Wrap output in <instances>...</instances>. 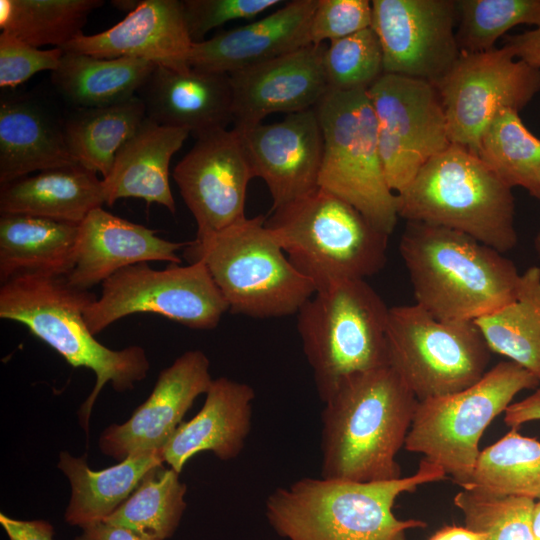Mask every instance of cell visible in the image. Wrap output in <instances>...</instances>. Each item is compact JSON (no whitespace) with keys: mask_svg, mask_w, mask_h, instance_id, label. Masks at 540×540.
Masks as SVG:
<instances>
[{"mask_svg":"<svg viewBox=\"0 0 540 540\" xmlns=\"http://www.w3.org/2000/svg\"><path fill=\"white\" fill-rule=\"evenodd\" d=\"M323 403L322 478L372 482L402 477L396 456L418 399L392 367L346 378Z\"/></svg>","mask_w":540,"mask_h":540,"instance_id":"1","label":"cell"},{"mask_svg":"<svg viewBox=\"0 0 540 540\" xmlns=\"http://www.w3.org/2000/svg\"><path fill=\"white\" fill-rule=\"evenodd\" d=\"M446 475L441 466L424 457L414 474L394 480L305 477L271 492L265 515L272 529L287 540H408V530L427 524L398 519L393 513L396 499Z\"/></svg>","mask_w":540,"mask_h":540,"instance_id":"2","label":"cell"},{"mask_svg":"<svg viewBox=\"0 0 540 540\" xmlns=\"http://www.w3.org/2000/svg\"><path fill=\"white\" fill-rule=\"evenodd\" d=\"M399 251L415 304L439 320L475 321L518 294L514 263L462 232L407 221Z\"/></svg>","mask_w":540,"mask_h":540,"instance_id":"3","label":"cell"},{"mask_svg":"<svg viewBox=\"0 0 540 540\" xmlns=\"http://www.w3.org/2000/svg\"><path fill=\"white\" fill-rule=\"evenodd\" d=\"M96 299L89 290L77 289L58 275L21 274L0 288L1 319L24 325L69 365L88 368L96 375L78 413L87 434L94 403L104 385L110 382L117 392L132 390L150 369L142 347L113 350L95 339L85 323L84 311Z\"/></svg>","mask_w":540,"mask_h":540,"instance_id":"4","label":"cell"},{"mask_svg":"<svg viewBox=\"0 0 540 540\" xmlns=\"http://www.w3.org/2000/svg\"><path fill=\"white\" fill-rule=\"evenodd\" d=\"M397 196L406 221L462 232L501 253L517 244L512 188L466 147L451 143Z\"/></svg>","mask_w":540,"mask_h":540,"instance_id":"5","label":"cell"},{"mask_svg":"<svg viewBox=\"0 0 540 540\" xmlns=\"http://www.w3.org/2000/svg\"><path fill=\"white\" fill-rule=\"evenodd\" d=\"M265 225L316 291L344 280H365L386 262L390 235L320 187L270 210Z\"/></svg>","mask_w":540,"mask_h":540,"instance_id":"6","label":"cell"},{"mask_svg":"<svg viewBox=\"0 0 540 540\" xmlns=\"http://www.w3.org/2000/svg\"><path fill=\"white\" fill-rule=\"evenodd\" d=\"M266 216L245 218L201 240L188 242L184 256L203 262L229 311L252 318L297 313L316 292L289 261Z\"/></svg>","mask_w":540,"mask_h":540,"instance_id":"7","label":"cell"},{"mask_svg":"<svg viewBox=\"0 0 540 540\" xmlns=\"http://www.w3.org/2000/svg\"><path fill=\"white\" fill-rule=\"evenodd\" d=\"M389 307L365 280L316 291L297 312V329L324 402L346 378L388 363Z\"/></svg>","mask_w":540,"mask_h":540,"instance_id":"8","label":"cell"},{"mask_svg":"<svg viewBox=\"0 0 540 540\" xmlns=\"http://www.w3.org/2000/svg\"><path fill=\"white\" fill-rule=\"evenodd\" d=\"M315 110L323 133L318 187L390 235L399 217L398 196L385 177L368 90H329Z\"/></svg>","mask_w":540,"mask_h":540,"instance_id":"9","label":"cell"},{"mask_svg":"<svg viewBox=\"0 0 540 540\" xmlns=\"http://www.w3.org/2000/svg\"><path fill=\"white\" fill-rule=\"evenodd\" d=\"M539 386L540 380L522 366L501 361L461 391L418 400L404 448L423 454L464 487L481 452L485 429L518 393Z\"/></svg>","mask_w":540,"mask_h":540,"instance_id":"10","label":"cell"},{"mask_svg":"<svg viewBox=\"0 0 540 540\" xmlns=\"http://www.w3.org/2000/svg\"><path fill=\"white\" fill-rule=\"evenodd\" d=\"M387 347L389 366L419 401L473 385L491 353L474 321H442L417 304L389 308Z\"/></svg>","mask_w":540,"mask_h":540,"instance_id":"11","label":"cell"},{"mask_svg":"<svg viewBox=\"0 0 540 540\" xmlns=\"http://www.w3.org/2000/svg\"><path fill=\"white\" fill-rule=\"evenodd\" d=\"M101 285V296L84 311L93 335L135 313H155L192 329L208 330L229 311L201 261L171 264L163 270L140 263L119 270Z\"/></svg>","mask_w":540,"mask_h":540,"instance_id":"12","label":"cell"},{"mask_svg":"<svg viewBox=\"0 0 540 540\" xmlns=\"http://www.w3.org/2000/svg\"><path fill=\"white\" fill-rule=\"evenodd\" d=\"M444 108L449 140L477 154L480 139L496 114L520 112L540 91V70L506 48L460 53L434 84Z\"/></svg>","mask_w":540,"mask_h":540,"instance_id":"13","label":"cell"},{"mask_svg":"<svg viewBox=\"0 0 540 540\" xmlns=\"http://www.w3.org/2000/svg\"><path fill=\"white\" fill-rule=\"evenodd\" d=\"M368 94L385 177L389 188L399 194L451 144L442 101L433 83L397 74L384 73Z\"/></svg>","mask_w":540,"mask_h":540,"instance_id":"14","label":"cell"},{"mask_svg":"<svg viewBox=\"0 0 540 540\" xmlns=\"http://www.w3.org/2000/svg\"><path fill=\"white\" fill-rule=\"evenodd\" d=\"M385 74L436 84L460 56L454 0H373Z\"/></svg>","mask_w":540,"mask_h":540,"instance_id":"15","label":"cell"},{"mask_svg":"<svg viewBox=\"0 0 540 540\" xmlns=\"http://www.w3.org/2000/svg\"><path fill=\"white\" fill-rule=\"evenodd\" d=\"M173 178L196 221L195 240L246 218L247 187L254 176L235 129L196 137L193 147L175 166Z\"/></svg>","mask_w":540,"mask_h":540,"instance_id":"16","label":"cell"},{"mask_svg":"<svg viewBox=\"0 0 540 540\" xmlns=\"http://www.w3.org/2000/svg\"><path fill=\"white\" fill-rule=\"evenodd\" d=\"M235 130L254 178H261L271 194V210L318 187L323 133L315 108Z\"/></svg>","mask_w":540,"mask_h":540,"instance_id":"17","label":"cell"},{"mask_svg":"<svg viewBox=\"0 0 540 540\" xmlns=\"http://www.w3.org/2000/svg\"><path fill=\"white\" fill-rule=\"evenodd\" d=\"M210 362L201 350H189L163 369L149 397L131 417L111 424L100 435V451L117 461L132 453L162 449L195 399L206 394L213 379Z\"/></svg>","mask_w":540,"mask_h":540,"instance_id":"18","label":"cell"},{"mask_svg":"<svg viewBox=\"0 0 540 540\" xmlns=\"http://www.w3.org/2000/svg\"><path fill=\"white\" fill-rule=\"evenodd\" d=\"M327 45H308L230 74L234 129L262 123L273 113L315 108L330 88L324 70Z\"/></svg>","mask_w":540,"mask_h":540,"instance_id":"19","label":"cell"},{"mask_svg":"<svg viewBox=\"0 0 540 540\" xmlns=\"http://www.w3.org/2000/svg\"><path fill=\"white\" fill-rule=\"evenodd\" d=\"M191 41L183 16L182 1L144 0L111 28L76 37L61 49L96 58L121 57L150 61L185 72Z\"/></svg>","mask_w":540,"mask_h":540,"instance_id":"20","label":"cell"},{"mask_svg":"<svg viewBox=\"0 0 540 540\" xmlns=\"http://www.w3.org/2000/svg\"><path fill=\"white\" fill-rule=\"evenodd\" d=\"M318 0H293L264 18L193 43L191 68L230 75L311 45Z\"/></svg>","mask_w":540,"mask_h":540,"instance_id":"21","label":"cell"},{"mask_svg":"<svg viewBox=\"0 0 540 540\" xmlns=\"http://www.w3.org/2000/svg\"><path fill=\"white\" fill-rule=\"evenodd\" d=\"M187 244L162 239L155 230L98 207L79 224L74 265L65 278L71 286L89 290L128 266L150 261L179 265L177 251Z\"/></svg>","mask_w":540,"mask_h":540,"instance_id":"22","label":"cell"},{"mask_svg":"<svg viewBox=\"0 0 540 540\" xmlns=\"http://www.w3.org/2000/svg\"><path fill=\"white\" fill-rule=\"evenodd\" d=\"M147 118L187 128L195 137L233 123L230 76L196 69L179 72L158 66L140 89Z\"/></svg>","mask_w":540,"mask_h":540,"instance_id":"23","label":"cell"},{"mask_svg":"<svg viewBox=\"0 0 540 540\" xmlns=\"http://www.w3.org/2000/svg\"><path fill=\"white\" fill-rule=\"evenodd\" d=\"M205 395L200 411L182 422L161 449L164 463L179 474L202 451L224 461L238 457L251 430L255 391L250 385L220 377Z\"/></svg>","mask_w":540,"mask_h":540,"instance_id":"24","label":"cell"},{"mask_svg":"<svg viewBox=\"0 0 540 540\" xmlns=\"http://www.w3.org/2000/svg\"><path fill=\"white\" fill-rule=\"evenodd\" d=\"M191 131L158 124L147 118L117 152L108 175L102 178L105 203L141 198L176 212L169 183V166Z\"/></svg>","mask_w":540,"mask_h":540,"instance_id":"25","label":"cell"},{"mask_svg":"<svg viewBox=\"0 0 540 540\" xmlns=\"http://www.w3.org/2000/svg\"><path fill=\"white\" fill-rule=\"evenodd\" d=\"M77 165L64 136L63 123L36 99L11 96L0 102V183L32 172Z\"/></svg>","mask_w":540,"mask_h":540,"instance_id":"26","label":"cell"},{"mask_svg":"<svg viewBox=\"0 0 540 540\" xmlns=\"http://www.w3.org/2000/svg\"><path fill=\"white\" fill-rule=\"evenodd\" d=\"M105 203L97 173L77 164L2 184L0 212L80 224Z\"/></svg>","mask_w":540,"mask_h":540,"instance_id":"27","label":"cell"},{"mask_svg":"<svg viewBox=\"0 0 540 540\" xmlns=\"http://www.w3.org/2000/svg\"><path fill=\"white\" fill-rule=\"evenodd\" d=\"M161 449L132 453L116 465L92 470L86 454L74 457L59 454L57 467L71 485L65 522L83 528L110 516L134 491L151 469L163 465Z\"/></svg>","mask_w":540,"mask_h":540,"instance_id":"28","label":"cell"},{"mask_svg":"<svg viewBox=\"0 0 540 540\" xmlns=\"http://www.w3.org/2000/svg\"><path fill=\"white\" fill-rule=\"evenodd\" d=\"M79 225L25 214L0 218V280L21 274L66 276L73 268Z\"/></svg>","mask_w":540,"mask_h":540,"instance_id":"29","label":"cell"},{"mask_svg":"<svg viewBox=\"0 0 540 540\" xmlns=\"http://www.w3.org/2000/svg\"><path fill=\"white\" fill-rule=\"evenodd\" d=\"M155 67L137 58L104 59L64 52L51 80L68 102L79 108H95L136 96Z\"/></svg>","mask_w":540,"mask_h":540,"instance_id":"30","label":"cell"},{"mask_svg":"<svg viewBox=\"0 0 540 540\" xmlns=\"http://www.w3.org/2000/svg\"><path fill=\"white\" fill-rule=\"evenodd\" d=\"M141 98L103 107L79 108L63 122L65 141L75 162L106 177L120 148L146 119Z\"/></svg>","mask_w":540,"mask_h":540,"instance_id":"31","label":"cell"},{"mask_svg":"<svg viewBox=\"0 0 540 540\" xmlns=\"http://www.w3.org/2000/svg\"><path fill=\"white\" fill-rule=\"evenodd\" d=\"M491 352L507 357L540 380V268L521 274L514 300L474 321Z\"/></svg>","mask_w":540,"mask_h":540,"instance_id":"32","label":"cell"},{"mask_svg":"<svg viewBox=\"0 0 540 540\" xmlns=\"http://www.w3.org/2000/svg\"><path fill=\"white\" fill-rule=\"evenodd\" d=\"M477 155L507 186L521 187L540 199V139L519 112L504 109L496 114L480 139Z\"/></svg>","mask_w":540,"mask_h":540,"instance_id":"33","label":"cell"},{"mask_svg":"<svg viewBox=\"0 0 540 540\" xmlns=\"http://www.w3.org/2000/svg\"><path fill=\"white\" fill-rule=\"evenodd\" d=\"M101 0H0V28L39 48H61L82 33Z\"/></svg>","mask_w":540,"mask_h":540,"instance_id":"34","label":"cell"},{"mask_svg":"<svg viewBox=\"0 0 540 540\" xmlns=\"http://www.w3.org/2000/svg\"><path fill=\"white\" fill-rule=\"evenodd\" d=\"M500 496L540 497V441L507 433L480 452L467 485Z\"/></svg>","mask_w":540,"mask_h":540,"instance_id":"35","label":"cell"},{"mask_svg":"<svg viewBox=\"0 0 540 540\" xmlns=\"http://www.w3.org/2000/svg\"><path fill=\"white\" fill-rule=\"evenodd\" d=\"M163 465L142 478L130 496L105 520L160 540L171 538L187 507V486Z\"/></svg>","mask_w":540,"mask_h":540,"instance_id":"36","label":"cell"},{"mask_svg":"<svg viewBox=\"0 0 540 540\" xmlns=\"http://www.w3.org/2000/svg\"><path fill=\"white\" fill-rule=\"evenodd\" d=\"M456 40L461 53H480L520 24L540 27V0H456Z\"/></svg>","mask_w":540,"mask_h":540,"instance_id":"37","label":"cell"},{"mask_svg":"<svg viewBox=\"0 0 540 540\" xmlns=\"http://www.w3.org/2000/svg\"><path fill=\"white\" fill-rule=\"evenodd\" d=\"M454 504L461 510L465 526L483 532L486 540H533L534 499L463 488L455 495Z\"/></svg>","mask_w":540,"mask_h":540,"instance_id":"38","label":"cell"},{"mask_svg":"<svg viewBox=\"0 0 540 540\" xmlns=\"http://www.w3.org/2000/svg\"><path fill=\"white\" fill-rule=\"evenodd\" d=\"M323 63L330 90H368L384 74L381 44L372 27L329 42Z\"/></svg>","mask_w":540,"mask_h":540,"instance_id":"39","label":"cell"},{"mask_svg":"<svg viewBox=\"0 0 540 540\" xmlns=\"http://www.w3.org/2000/svg\"><path fill=\"white\" fill-rule=\"evenodd\" d=\"M284 3L281 0H184L183 16L193 43L204 41V36L227 22L252 19Z\"/></svg>","mask_w":540,"mask_h":540,"instance_id":"40","label":"cell"},{"mask_svg":"<svg viewBox=\"0 0 540 540\" xmlns=\"http://www.w3.org/2000/svg\"><path fill=\"white\" fill-rule=\"evenodd\" d=\"M372 25V4L368 0H318L310 25L313 45L341 39Z\"/></svg>","mask_w":540,"mask_h":540,"instance_id":"41","label":"cell"},{"mask_svg":"<svg viewBox=\"0 0 540 540\" xmlns=\"http://www.w3.org/2000/svg\"><path fill=\"white\" fill-rule=\"evenodd\" d=\"M64 54L61 48L42 50L16 36L2 32L0 34V86L16 87L34 74L57 69Z\"/></svg>","mask_w":540,"mask_h":540,"instance_id":"42","label":"cell"},{"mask_svg":"<svg viewBox=\"0 0 540 540\" xmlns=\"http://www.w3.org/2000/svg\"><path fill=\"white\" fill-rule=\"evenodd\" d=\"M0 524L9 540H54V527L46 520H21L0 513Z\"/></svg>","mask_w":540,"mask_h":540,"instance_id":"43","label":"cell"},{"mask_svg":"<svg viewBox=\"0 0 540 540\" xmlns=\"http://www.w3.org/2000/svg\"><path fill=\"white\" fill-rule=\"evenodd\" d=\"M503 47L515 58L540 70V27L504 38Z\"/></svg>","mask_w":540,"mask_h":540,"instance_id":"44","label":"cell"},{"mask_svg":"<svg viewBox=\"0 0 540 540\" xmlns=\"http://www.w3.org/2000/svg\"><path fill=\"white\" fill-rule=\"evenodd\" d=\"M72 540H160L106 521L89 524Z\"/></svg>","mask_w":540,"mask_h":540,"instance_id":"45","label":"cell"},{"mask_svg":"<svg viewBox=\"0 0 540 540\" xmlns=\"http://www.w3.org/2000/svg\"><path fill=\"white\" fill-rule=\"evenodd\" d=\"M535 420H540V397L533 394L510 404L504 412V422L511 428H518Z\"/></svg>","mask_w":540,"mask_h":540,"instance_id":"46","label":"cell"},{"mask_svg":"<svg viewBox=\"0 0 540 540\" xmlns=\"http://www.w3.org/2000/svg\"><path fill=\"white\" fill-rule=\"evenodd\" d=\"M429 540H486L483 532H478L464 526H444Z\"/></svg>","mask_w":540,"mask_h":540,"instance_id":"47","label":"cell"},{"mask_svg":"<svg viewBox=\"0 0 540 540\" xmlns=\"http://www.w3.org/2000/svg\"><path fill=\"white\" fill-rule=\"evenodd\" d=\"M533 540H540V501L535 502L531 518Z\"/></svg>","mask_w":540,"mask_h":540,"instance_id":"48","label":"cell"},{"mask_svg":"<svg viewBox=\"0 0 540 540\" xmlns=\"http://www.w3.org/2000/svg\"><path fill=\"white\" fill-rule=\"evenodd\" d=\"M140 1H113V5L123 11L131 12Z\"/></svg>","mask_w":540,"mask_h":540,"instance_id":"49","label":"cell"},{"mask_svg":"<svg viewBox=\"0 0 540 540\" xmlns=\"http://www.w3.org/2000/svg\"><path fill=\"white\" fill-rule=\"evenodd\" d=\"M534 247L540 257V233H538L534 238Z\"/></svg>","mask_w":540,"mask_h":540,"instance_id":"50","label":"cell"},{"mask_svg":"<svg viewBox=\"0 0 540 540\" xmlns=\"http://www.w3.org/2000/svg\"><path fill=\"white\" fill-rule=\"evenodd\" d=\"M532 394L535 395V396L540 397V386Z\"/></svg>","mask_w":540,"mask_h":540,"instance_id":"51","label":"cell"}]
</instances>
